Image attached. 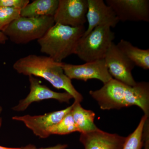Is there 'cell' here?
I'll return each mask as SVG.
<instances>
[{"label": "cell", "instance_id": "d6986e66", "mask_svg": "<svg viewBox=\"0 0 149 149\" xmlns=\"http://www.w3.org/2000/svg\"><path fill=\"white\" fill-rule=\"evenodd\" d=\"M20 10L0 7V32L20 16Z\"/></svg>", "mask_w": 149, "mask_h": 149}, {"label": "cell", "instance_id": "277c9868", "mask_svg": "<svg viewBox=\"0 0 149 149\" xmlns=\"http://www.w3.org/2000/svg\"><path fill=\"white\" fill-rule=\"evenodd\" d=\"M54 24L53 17L20 16L2 32L13 42L22 45L41 39Z\"/></svg>", "mask_w": 149, "mask_h": 149}, {"label": "cell", "instance_id": "2e32d148", "mask_svg": "<svg viewBox=\"0 0 149 149\" xmlns=\"http://www.w3.org/2000/svg\"><path fill=\"white\" fill-rule=\"evenodd\" d=\"M116 45L135 66L144 70L149 69V49H140L123 39L120 40Z\"/></svg>", "mask_w": 149, "mask_h": 149}, {"label": "cell", "instance_id": "9a60e30c", "mask_svg": "<svg viewBox=\"0 0 149 149\" xmlns=\"http://www.w3.org/2000/svg\"><path fill=\"white\" fill-rule=\"evenodd\" d=\"M72 105L71 112L78 132L87 133L98 129L94 123L95 114L93 111L83 108L78 102L74 101Z\"/></svg>", "mask_w": 149, "mask_h": 149}, {"label": "cell", "instance_id": "8fae6325", "mask_svg": "<svg viewBox=\"0 0 149 149\" xmlns=\"http://www.w3.org/2000/svg\"><path fill=\"white\" fill-rule=\"evenodd\" d=\"M30 83V92L27 97L19 101L17 105L13 108L15 111H23L32 103L48 99L57 100L60 102L69 103L73 98L72 96L67 93H57L52 91L45 85L41 84L40 81L34 76H29Z\"/></svg>", "mask_w": 149, "mask_h": 149}, {"label": "cell", "instance_id": "7a4b0ae2", "mask_svg": "<svg viewBox=\"0 0 149 149\" xmlns=\"http://www.w3.org/2000/svg\"><path fill=\"white\" fill-rule=\"evenodd\" d=\"M63 64V63L57 62L48 56L30 54L16 61L13 68L19 74L44 78L55 88L63 89L69 93L74 101L80 103L83 101V96L65 74Z\"/></svg>", "mask_w": 149, "mask_h": 149}, {"label": "cell", "instance_id": "9c48e42d", "mask_svg": "<svg viewBox=\"0 0 149 149\" xmlns=\"http://www.w3.org/2000/svg\"><path fill=\"white\" fill-rule=\"evenodd\" d=\"M119 21L149 22V0H106Z\"/></svg>", "mask_w": 149, "mask_h": 149}, {"label": "cell", "instance_id": "e0dca14e", "mask_svg": "<svg viewBox=\"0 0 149 149\" xmlns=\"http://www.w3.org/2000/svg\"><path fill=\"white\" fill-rule=\"evenodd\" d=\"M149 118L144 115L138 127L126 139L122 149H141L143 146V132L145 121Z\"/></svg>", "mask_w": 149, "mask_h": 149}, {"label": "cell", "instance_id": "5bb4252c", "mask_svg": "<svg viewBox=\"0 0 149 149\" xmlns=\"http://www.w3.org/2000/svg\"><path fill=\"white\" fill-rule=\"evenodd\" d=\"M59 0H35L20 11V16L35 17L54 15Z\"/></svg>", "mask_w": 149, "mask_h": 149}, {"label": "cell", "instance_id": "4fadbf2b", "mask_svg": "<svg viewBox=\"0 0 149 149\" xmlns=\"http://www.w3.org/2000/svg\"><path fill=\"white\" fill-rule=\"evenodd\" d=\"M126 137L97 129L81 133L80 142L85 149H122Z\"/></svg>", "mask_w": 149, "mask_h": 149}, {"label": "cell", "instance_id": "ba28073f", "mask_svg": "<svg viewBox=\"0 0 149 149\" xmlns=\"http://www.w3.org/2000/svg\"><path fill=\"white\" fill-rule=\"evenodd\" d=\"M62 67L65 74L70 80L76 79L86 82L90 79H95L100 80L105 84L113 78L109 72L104 59L86 62L81 65L63 63Z\"/></svg>", "mask_w": 149, "mask_h": 149}, {"label": "cell", "instance_id": "8992f818", "mask_svg": "<svg viewBox=\"0 0 149 149\" xmlns=\"http://www.w3.org/2000/svg\"><path fill=\"white\" fill-rule=\"evenodd\" d=\"M104 60L113 78L114 77L113 79L130 86H134L137 84L132 74L135 65L114 43L110 47Z\"/></svg>", "mask_w": 149, "mask_h": 149}, {"label": "cell", "instance_id": "6da1fadb", "mask_svg": "<svg viewBox=\"0 0 149 149\" xmlns=\"http://www.w3.org/2000/svg\"><path fill=\"white\" fill-rule=\"evenodd\" d=\"M90 95L97 102L101 109H119L132 106L139 107L144 115L149 116V83L126 85L112 78L100 89L91 91Z\"/></svg>", "mask_w": 149, "mask_h": 149}, {"label": "cell", "instance_id": "ffe728a7", "mask_svg": "<svg viewBox=\"0 0 149 149\" xmlns=\"http://www.w3.org/2000/svg\"><path fill=\"white\" fill-rule=\"evenodd\" d=\"M29 3V0H0V7L21 10Z\"/></svg>", "mask_w": 149, "mask_h": 149}, {"label": "cell", "instance_id": "30bf717a", "mask_svg": "<svg viewBox=\"0 0 149 149\" xmlns=\"http://www.w3.org/2000/svg\"><path fill=\"white\" fill-rule=\"evenodd\" d=\"M72 105L65 109L49 113L43 115L15 116L13 119L24 123L25 125L32 130L36 136L41 139H46L50 136L49 130L58 123L72 109Z\"/></svg>", "mask_w": 149, "mask_h": 149}, {"label": "cell", "instance_id": "cb8c5ba5", "mask_svg": "<svg viewBox=\"0 0 149 149\" xmlns=\"http://www.w3.org/2000/svg\"><path fill=\"white\" fill-rule=\"evenodd\" d=\"M19 148H10L0 146V149H18Z\"/></svg>", "mask_w": 149, "mask_h": 149}, {"label": "cell", "instance_id": "44dd1931", "mask_svg": "<svg viewBox=\"0 0 149 149\" xmlns=\"http://www.w3.org/2000/svg\"><path fill=\"white\" fill-rule=\"evenodd\" d=\"M68 147V145L66 144H58L54 146L48 147L46 148H37L33 145H29L23 148H19L18 149H65Z\"/></svg>", "mask_w": 149, "mask_h": 149}, {"label": "cell", "instance_id": "3957f363", "mask_svg": "<svg viewBox=\"0 0 149 149\" xmlns=\"http://www.w3.org/2000/svg\"><path fill=\"white\" fill-rule=\"evenodd\" d=\"M85 30L84 26L72 27L54 24L37 40L40 51L54 61L62 63L64 59L74 54L77 42Z\"/></svg>", "mask_w": 149, "mask_h": 149}, {"label": "cell", "instance_id": "7c38bea8", "mask_svg": "<svg viewBox=\"0 0 149 149\" xmlns=\"http://www.w3.org/2000/svg\"><path fill=\"white\" fill-rule=\"evenodd\" d=\"M88 8L86 15L88 28L82 37L86 36L98 26L107 25L115 27L119 20L114 11L103 0H88Z\"/></svg>", "mask_w": 149, "mask_h": 149}, {"label": "cell", "instance_id": "52a82bcc", "mask_svg": "<svg viewBox=\"0 0 149 149\" xmlns=\"http://www.w3.org/2000/svg\"><path fill=\"white\" fill-rule=\"evenodd\" d=\"M88 8V0H59L53 16L55 24L72 27L84 26Z\"/></svg>", "mask_w": 149, "mask_h": 149}, {"label": "cell", "instance_id": "5b68a950", "mask_svg": "<svg viewBox=\"0 0 149 149\" xmlns=\"http://www.w3.org/2000/svg\"><path fill=\"white\" fill-rule=\"evenodd\" d=\"M115 38L114 32L109 26H98L80 38L74 54L85 62L104 59Z\"/></svg>", "mask_w": 149, "mask_h": 149}, {"label": "cell", "instance_id": "d4e9b609", "mask_svg": "<svg viewBox=\"0 0 149 149\" xmlns=\"http://www.w3.org/2000/svg\"><path fill=\"white\" fill-rule=\"evenodd\" d=\"M2 123V119L1 118H0V129H1V127Z\"/></svg>", "mask_w": 149, "mask_h": 149}, {"label": "cell", "instance_id": "7402d4cb", "mask_svg": "<svg viewBox=\"0 0 149 149\" xmlns=\"http://www.w3.org/2000/svg\"><path fill=\"white\" fill-rule=\"evenodd\" d=\"M143 146L144 149H149V131L146 130L143 133Z\"/></svg>", "mask_w": 149, "mask_h": 149}, {"label": "cell", "instance_id": "484cf974", "mask_svg": "<svg viewBox=\"0 0 149 149\" xmlns=\"http://www.w3.org/2000/svg\"><path fill=\"white\" fill-rule=\"evenodd\" d=\"M2 107L0 105V114H1V113L2 112Z\"/></svg>", "mask_w": 149, "mask_h": 149}, {"label": "cell", "instance_id": "603a6c76", "mask_svg": "<svg viewBox=\"0 0 149 149\" xmlns=\"http://www.w3.org/2000/svg\"><path fill=\"white\" fill-rule=\"evenodd\" d=\"M8 40V38L2 32H0V44H5Z\"/></svg>", "mask_w": 149, "mask_h": 149}, {"label": "cell", "instance_id": "ac0fdd59", "mask_svg": "<svg viewBox=\"0 0 149 149\" xmlns=\"http://www.w3.org/2000/svg\"><path fill=\"white\" fill-rule=\"evenodd\" d=\"M75 132H78V129L72 117L71 111L49 130L50 135H66Z\"/></svg>", "mask_w": 149, "mask_h": 149}]
</instances>
